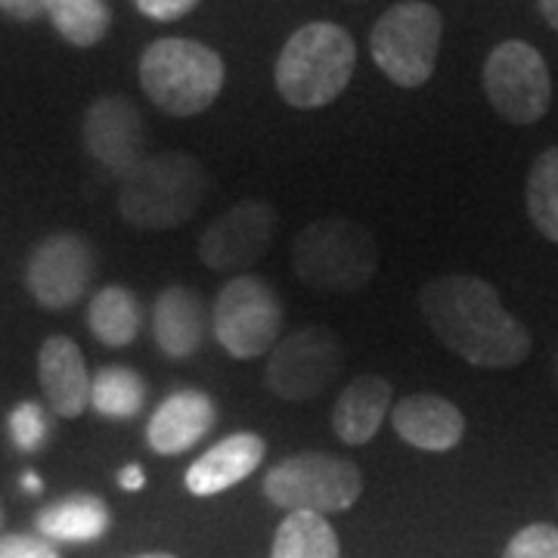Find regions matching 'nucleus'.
I'll list each match as a JSON object with an SVG mask.
<instances>
[{
	"instance_id": "5701e85b",
	"label": "nucleus",
	"mask_w": 558,
	"mask_h": 558,
	"mask_svg": "<svg viewBox=\"0 0 558 558\" xmlns=\"http://www.w3.org/2000/svg\"><path fill=\"white\" fill-rule=\"evenodd\" d=\"M146 403V381L131 366H102L90 385V407L106 418H134Z\"/></svg>"
},
{
	"instance_id": "ddd939ff",
	"label": "nucleus",
	"mask_w": 558,
	"mask_h": 558,
	"mask_svg": "<svg viewBox=\"0 0 558 558\" xmlns=\"http://www.w3.org/2000/svg\"><path fill=\"white\" fill-rule=\"evenodd\" d=\"M143 119L137 106L124 97H100L84 116V143L90 156L112 174H131L143 156Z\"/></svg>"
},
{
	"instance_id": "20e7f679",
	"label": "nucleus",
	"mask_w": 558,
	"mask_h": 558,
	"mask_svg": "<svg viewBox=\"0 0 558 558\" xmlns=\"http://www.w3.org/2000/svg\"><path fill=\"white\" fill-rule=\"evenodd\" d=\"M292 270L317 292H357L379 270V245L373 230L357 220H314L292 245Z\"/></svg>"
},
{
	"instance_id": "f03ea898",
	"label": "nucleus",
	"mask_w": 558,
	"mask_h": 558,
	"mask_svg": "<svg viewBox=\"0 0 558 558\" xmlns=\"http://www.w3.org/2000/svg\"><path fill=\"white\" fill-rule=\"evenodd\" d=\"M354 38L336 22H311L286 40L277 60V90L295 109H323L351 84Z\"/></svg>"
},
{
	"instance_id": "a211bd4d",
	"label": "nucleus",
	"mask_w": 558,
	"mask_h": 558,
	"mask_svg": "<svg viewBox=\"0 0 558 558\" xmlns=\"http://www.w3.org/2000/svg\"><path fill=\"white\" fill-rule=\"evenodd\" d=\"M205 329H208V311H205V304L193 289L171 286L156 299L153 336H156V344H159L165 357H193L205 344Z\"/></svg>"
},
{
	"instance_id": "2f4dec72",
	"label": "nucleus",
	"mask_w": 558,
	"mask_h": 558,
	"mask_svg": "<svg viewBox=\"0 0 558 558\" xmlns=\"http://www.w3.org/2000/svg\"><path fill=\"white\" fill-rule=\"evenodd\" d=\"M539 10H543L546 22L558 32V0H539Z\"/></svg>"
},
{
	"instance_id": "393cba45",
	"label": "nucleus",
	"mask_w": 558,
	"mask_h": 558,
	"mask_svg": "<svg viewBox=\"0 0 558 558\" xmlns=\"http://www.w3.org/2000/svg\"><path fill=\"white\" fill-rule=\"evenodd\" d=\"M527 211L539 233L558 242V146L537 156L527 174Z\"/></svg>"
},
{
	"instance_id": "4be33fe9",
	"label": "nucleus",
	"mask_w": 558,
	"mask_h": 558,
	"mask_svg": "<svg viewBox=\"0 0 558 558\" xmlns=\"http://www.w3.org/2000/svg\"><path fill=\"white\" fill-rule=\"evenodd\" d=\"M270 558H341V546L326 515L289 512L279 524Z\"/></svg>"
},
{
	"instance_id": "9d476101",
	"label": "nucleus",
	"mask_w": 558,
	"mask_h": 558,
	"mask_svg": "<svg viewBox=\"0 0 558 558\" xmlns=\"http://www.w3.org/2000/svg\"><path fill=\"white\" fill-rule=\"evenodd\" d=\"M341 363L344 348L339 336L326 326H304L274 348L264 381L279 400L304 403L319 398L336 381Z\"/></svg>"
},
{
	"instance_id": "473e14b6",
	"label": "nucleus",
	"mask_w": 558,
	"mask_h": 558,
	"mask_svg": "<svg viewBox=\"0 0 558 558\" xmlns=\"http://www.w3.org/2000/svg\"><path fill=\"white\" fill-rule=\"evenodd\" d=\"M22 490H28V494H40V490H44V481H40L35 472H25V475H22Z\"/></svg>"
},
{
	"instance_id": "9b49d317",
	"label": "nucleus",
	"mask_w": 558,
	"mask_h": 558,
	"mask_svg": "<svg viewBox=\"0 0 558 558\" xmlns=\"http://www.w3.org/2000/svg\"><path fill=\"white\" fill-rule=\"evenodd\" d=\"M277 233V211L264 199H245L220 215L199 240V258L218 274L248 270Z\"/></svg>"
},
{
	"instance_id": "aec40b11",
	"label": "nucleus",
	"mask_w": 558,
	"mask_h": 558,
	"mask_svg": "<svg viewBox=\"0 0 558 558\" xmlns=\"http://www.w3.org/2000/svg\"><path fill=\"white\" fill-rule=\"evenodd\" d=\"M109 509L100 497L90 494H75V497H62L60 502L40 509L38 524L40 537L57 539V543H94L109 531Z\"/></svg>"
},
{
	"instance_id": "6ab92c4d",
	"label": "nucleus",
	"mask_w": 558,
	"mask_h": 558,
	"mask_svg": "<svg viewBox=\"0 0 558 558\" xmlns=\"http://www.w3.org/2000/svg\"><path fill=\"white\" fill-rule=\"evenodd\" d=\"M391 416V381L385 376H360L332 407V432L348 447H363L379 435L381 422Z\"/></svg>"
},
{
	"instance_id": "c85d7f7f",
	"label": "nucleus",
	"mask_w": 558,
	"mask_h": 558,
	"mask_svg": "<svg viewBox=\"0 0 558 558\" xmlns=\"http://www.w3.org/2000/svg\"><path fill=\"white\" fill-rule=\"evenodd\" d=\"M199 3L202 0H137V10L156 22H174L193 13Z\"/></svg>"
},
{
	"instance_id": "c756f323",
	"label": "nucleus",
	"mask_w": 558,
	"mask_h": 558,
	"mask_svg": "<svg viewBox=\"0 0 558 558\" xmlns=\"http://www.w3.org/2000/svg\"><path fill=\"white\" fill-rule=\"evenodd\" d=\"M0 10H3L10 20L32 22L44 13V0H0Z\"/></svg>"
},
{
	"instance_id": "0eeeda50",
	"label": "nucleus",
	"mask_w": 558,
	"mask_h": 558,
	"mask_svg": "<svg viewBox=\"0 0 558 558\" xmlns=\"http://www.w3.org/2000/svg\"><path fill=\"white\" fill-rule=\"evenodd\" d=\"M444 22L425 0H407L391 7L373 28V60L400 87H422L432 78L440 50Z\"/></svg>"
},
{
	"instance_id": "4468645a",
	"label": "nucleus",
	"mask_w": 558,
	"mask_h": 558,
	"mask_svg": "<svg viewBox=\"0 0 558 558\" xmlns=\"http://www.w3.org/2000/svg\"><path fill=\"white\" fill-rule=\"evenodd\" d=\"M218 422V407L205 391L186 388L161 400L146 425V440L159 457H180L193 450Z\"/></svg>"
},
{
	"instance_id": "423d86ee",
	"label": "nucleus",
	"mask_w": 558,
	"mask_h": 558,
	"mask_svg": "<svg viewBox=\"0 0 558 558\" xmlns=\"http://www.w3.org/2000/svg\"><path fill=\"white\" fill-rule=\"evenodd\" d=\"M264 497L286 512H348L363 494V472L332 453H295L264 475Z\"/></svg>"
},
{
	"instance_id": "b1692460",
	"label": "nucleus",
	"mask_w": 558,
	"mask_h": 558,
	"mask_svg": "<svg viewBox=\"0 0 558 558\" xmlns=\"http://www.w3.org/2000/svg\"><path fill=\"white\" fill-rule=\"evenodd\" d=\"M57 32L75 47H94L109 35L112 10L106 0H44Z\"/></svg>"
},
{
	"instance_id": "bb28decb",
	"label": "nucleus",
	"mask_w": 558,
	"mask_h": 558,
	"mask_svg": "<svg viewBox=\"0 0 558 558\" xmlns=\"http://www.w3.org/2000/svg\"><path fill=\"white\" fill-rule=\"evenodd\" d=\"M502 558H558V527L553 524H527L509 539Z\"/></svg>"
},
{
	"instance_id": "6e6552de",
	"label": "nucleus",
	"mask_w": 558,
	"mask_h": 558,
	"mask_svg": "<svg viewBox=\"0 0 558 558\" xmlns=\"http://www.w3.org/2000/svg\"><path fill=\"white\" fill-rule=\"evenodd\" d=\"M211 329L233 360H255L277 348L282 332L279 295L258 277H236L220 289Z\"/></svg>"
},
{
	"instance_id": "dca6fc26",
	"label": "nucleus",
	"mask_w": 558,
	"mask_h": 558,
	"mask_svg": "<svg viewBox=\"0 0 558 558\" xmlns=\"http://www.w3.org/2000/svg\"><path fill=\"white\" fill-rule=\"evenodd\" d=\"M391 425L410 447L425 453H447L465 435V418L457 403L438 395H407L391 407Z\"/></svg>"
},
{
	"instance_id": "1a4fd4ad",
	"label": "nucleus",
	"mask_w": 558,
	"mask_h": 558,
	"mask_svg": "<svg viewBox=\"0 0 558 558\" xmlns=\"http://www.w3.org/2000/svg\"><path fill=\"white\" fill-rule=\"evenodd\" d=\"M484 94L499 116L512 124H534L546 116L553 81L537 47L506 40L484 62Z\"/></svg>"
},
{
	"instance_id": "2eb2a0df",
	"label": "nucleus",
	"mask_w": 558,
	"mask_h": 558,
	"mask_svg": "<svg viewBox=\"0 0 558 558\" xmlns=\"http://www.w3.org/2000/svg\"><path fill=\"white\" fill-rule=\"evenodd\" d=\"M38 381L50 410L62 418H78L90 407V373L81 348L65 336H50L38 351Z\"/></svg>"
},
{
	"instance_id": "a878e982",
	"label": "nucleus",
	"mask_w": 558,
	"mask_h": 558,
	"mask_svg": "<svg viewBox=\"0 0 558 558\" xmlns=\"http://www.w3.org/2000/svg\"><path fill=\"white\" fill-rule=\"evenodd\" d=\"M50 435V422L44 416L40 403L25 400L13 413H10V438L20 447L22 453H35L44 447V440Z\"/></svg>"
},
{
	"instance_id": "412c9836",
	"label": "nucleus",
	"mask_w": 558,
	"mask_h": 558,
	"mask_svg": "<svg viewBox=\"0 0 558 558\" xmlns=\"http://www.w3.org/2000/svg\"><path fill=\"white\" fill-rule=\"evenodd\" d=\"M87 326L94 339L102 341L106 348H128L137 339L140 326H143L137 295L124 286L100 289L87 307Z\"/></svg>"
},
{
	"instance_id": "72a5a7b5",
	"label": "nucleus",
	"mask_w": 558,
	"mask_h": 558,
	"mask_svg": "<svg viewBox=\"0 0 558 558\" xmlns=\"http://www.w3.org/2000/svg\"><path fill=\"white\" fill-rule=\"evenodd\" d=\"M137 558H174V556H168V553H149V556H137Z\"/></svg>"
},
{
	"instance_id": "7c9ffc66",
	"label": "nucleus",
	"mask_w": 558,
	"mask_h": 558,
	"mask_svg": "<svg viewBox=\"0 0 558 558\" xmlns=\"http://www.w3.org/2000/svg\"><path fill=\"white\" fill-rule=\"evenodd\" d=\"M119 484L124 487V490H143L146 487V475H143V469H140L137 462H131V465H124L119 472Z\"/></svg>"
},
{
	"instance_id": "f257e3e1",
	"label": "nucleus",
	"mask_w": 558,
	"mask_h": 558,
	"mask_svg": "<svg viewBox=\"0 0 558 558\" xmlns=\"http://www.w3.org/2000/svg\"><path fill=\"white\" fill-rule=\"evenodd\" d=\"M418 311L435 339L481 369H509L531 354V336L499 301L490 282L469 274L422 286Z\"/></svg>"
},
{
	"instance_id": "f8f14e48",
	"label": "nucleus",
	"mask_w": 558,
	"mask_h": 558,
	"mask_svg": "<svg viewBox=\"0 0 558 558\" xmlns=\"http://www.w3.org/2000/svg\"><path fill=\"white\" fill-rule=\"evenodd\" d=\"M94 279V248L75 233H57L32 252L25 282L32 299L47 311L78 304Z\"/></svg>"
},
{
	"instance_id": "39448f33",
	"label": "nucleus",
	"mask_w": 558,
	"mask_h": 558,
	"mask_svg": "<svg viewBox=\"0 0 558 558\" xmlns=\"http://www.w3.org/2000/svg\"><path fill=\"white\" fill-rule=\"evenodd\" d=\"M140 87L161 112L190 119L223 90V60L199 40L161 38L140 57Z\"/></svg>"
},
{
	"instance_id": "f3484780",
	"label": "nucleus",
	"mask_w": 558,
	"mask_h": 558,
	"mask_svg": "<svg viewBox=\"0 0 558 558\" xmlns=\"http://www.w3.org/2000/svg\"><path fill=\"white\" fill-rule=\"evenodd\" d=\"M267 453V444L255 432H236L205 450L186 472V490L193 497H215L245 481Z\"/></svg>"
},
{
	"instance_id": "7ed1b4c3",
	"label": "nucleus",
	"mask_w": 558,
	"mask_h": 558,
	"mask_svg": "<svg viewBox=\"0 0 558 558\" xmlns=\"http://www.w3.org/2000/svg\"><path fill=\"white\" fill-rule=\"evenodd\" d=\"M208 193V171L186 153H161L143 159L121 178L119 211L140 230H174Z\"/></svg>"
},
{
	"instance_id": "cd10ccee",
	"label": "nucleus",
	"mask_w": 558,
	"mask_h": 558,
	"mask_svg": "<svg viewBox=\"0 0 558 558\" xmlns=\"http://www.w3.org/2000/svg\"><path fill=\"white\" fill-rule=\"evenodd\" d=\"M0 558H60V553L50 539L7 534V537H0Z\"/></svg>"
}]
</instances>
